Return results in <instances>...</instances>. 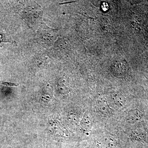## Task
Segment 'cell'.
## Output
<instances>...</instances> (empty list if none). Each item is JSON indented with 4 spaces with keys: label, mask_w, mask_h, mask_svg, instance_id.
<instances>
[{
    "label": "cell",
    "mask_w": 148,
    "mask_h": 148,
    "mask_svg": "<svg viewBox=\"0 0 148 148\" xmlns=\"http://www.w3.org/2000/svg\"><path fill=\"white\" fill-rule=\"evenodd\" d=\"M92 148H120L115 139L111 138L98 140L94 143Z\"/></svg>",
    "instance_id": "obj_1"
},
{
    "label": "cell",
    "mask_w": 148,
    "mask_h": 148,
    "mask_svg": "<svg viewBox=\"0 0 148 148\" xmlns=\"http://www.w3.org/2000/svg\"><path fill=\"white\" fill-rule=\"evenodd\" d=\"M96 108L101 113L106 115H111L113 114L112 110L108 104L106 99L103 98H99L97 101Z\"/></svg>",
    "instance_id": "obj_2"
},
{
    "label": "cell",
    "mask_w": 148,
    "mask_h": 148,
    "mask_svg": "<svg viewBox=\"0 0 148 148\" xmlns=\"http://www.w3.org/2000/svg\"><path fill=\"white\" fill-rule=\"evenodd\" d=\"M143 114L140 110L138 109L130 110L127 113V121L129 123H135L142 119Z\"/></svg>",
    "instance_id": "obj_3"
},
{
    "label": "cell",
    "mask_w": 148,
    "mask_h": 148,
    "mask_svg": "<svg viewBox=\"0 0 148 148\" xmlns=\"http://www.w3.org/2000/svg\"><path fill=\"white\" fill-rule=\"evenodd\" d=\"M81 125L84 131L89 132L92 127V120L90 115L88 113L85 114L82 119L81 121Z\"/></svg>",
    "instance_id": "obj_4"
},
{
    "label": "cell",
    "mask_w": 148,
    "mask_h": 148,
    "mask_svg": "<svg viewBox=\"0 0 148 148\" xmlns=\"http://www.w3.org/2000/svg\"><path fill=\"white\" fill-rule=\"evenodd\" d=\"M126 64L125 62L121 61L114 64L112 70L116 75H123L126 74Z\"/></svg>",
    "instance_id": "obj_5"
},
{
    "label": "cell",
    "mask_w": 148,
    "mask_h": 148,
    "mask_svg": "<svg viewBox=\"0 0 148 148\" xmlns=\"http://www.w3.org/2000/svg\"><path fill=\"white\" fill-rule=\"evenodd\" d=\"M112 99L115 104L120 107H123L125 105V98L122 94L118 92H114L112 95Z\"/></svg>",
    "instance_id": "obj_6"
},
{
    "label": "cell",
    "mask_w": 148,
    "mask_h": 148,
    "mask_svg": "<svg viewBox=\"0 0 148 148\" xmlns=\"http://www.w3.org/2000/svg\"><path fill=\"white\" fill-rule=\"evenodd\" d=\"M130 138L134 141L143 142L145 140L146 135L143 132L139 131H133L130 133Z\"/></svg>",
    "instance_id": "obj_7"
},
{
    "label": "cell",
    "mask_w": 148,
    "mask_h": 148,
    "mask_svg": "<svg viewBox=\"0 0 148 148\" xmlns=\"http://www.w3.org/2000/svg\"><path fill=\"white\" fill-rule=\"evenodd\" d=\"M0 84L5 85L7 86H17L18 85V84L13 83L5 82L0 81Z\"/></svg>",
    "instance_id": "obj_8"
},
{
    "label": "cell",
    "mask_w": 148,
    "mask_h": 148,
    "mask_svg": "<svg viewBox=\"0 0 148 148\" xmlns=\"http://www.w3.org/2000/svg\"><path fill=\"white\" fill-rule=\"evenodd\" d=\"M102 9L103 10L106 11L108 9V3H103L102 6Z\"/></svg>",
    "instance_id": "obj_9"
},
{
    "label": "cell",
    "mask_w": 148,
    "mask_h": 148,
    "mask_svg": "<svg viewBox=\"0 0 148 148\" xmlns=\"http://www.w3.org/2000/svg\"></svg>",
    "instance_id": "obj_10"
}]
</instances>
